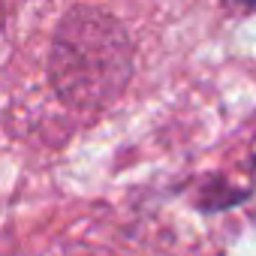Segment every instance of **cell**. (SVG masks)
<instances>
[{"label": "cell", "instance_id": "cell-1", "mask_svg": "<svg viewBox=\"0 0 256 256\" xmlns=\"http://www.w3.org/2000/svg\"><path fill=\"white\" fill-rule=\"evenodd\" d=\"M133 76V40L126 28L96 6L70 10L52 40L48 82L76 108L114 102Z\"/></svg>", "mask_w": 256, "mask_h": 256}, {"label": "cell", "instance_id": "cell-2", "mask_svg": "<svg viewBox=\"0 0 256 256\" xmlns=\"http://www.w3.org/2000/svg\"><path fill=\"white\" fill-rule=\"evenodd\" d=\"M220 4L229 16H253L256 12V0H220Z\"/></svg>", "mask_w": 256, "mask_h": 256}]
</instances>
